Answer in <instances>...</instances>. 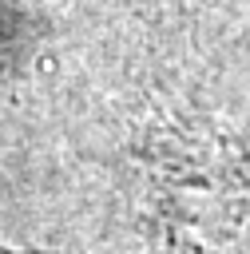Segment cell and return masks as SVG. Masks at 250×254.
<instances>
[{
	"instance_id": "1",
	"label": "cell",
	"mask_w": 250,
	"mask_h": 254,
	"mask_svg": "<svg viewBox=\"0 0 250 254\" xmlns=\"http://www.w3.org/2000/svg\"><path fill=\"white\" fill-rule=\"evenodd\" d=\"M0 254H8V250H0Z\"/></svg>"
}]
</instances>
